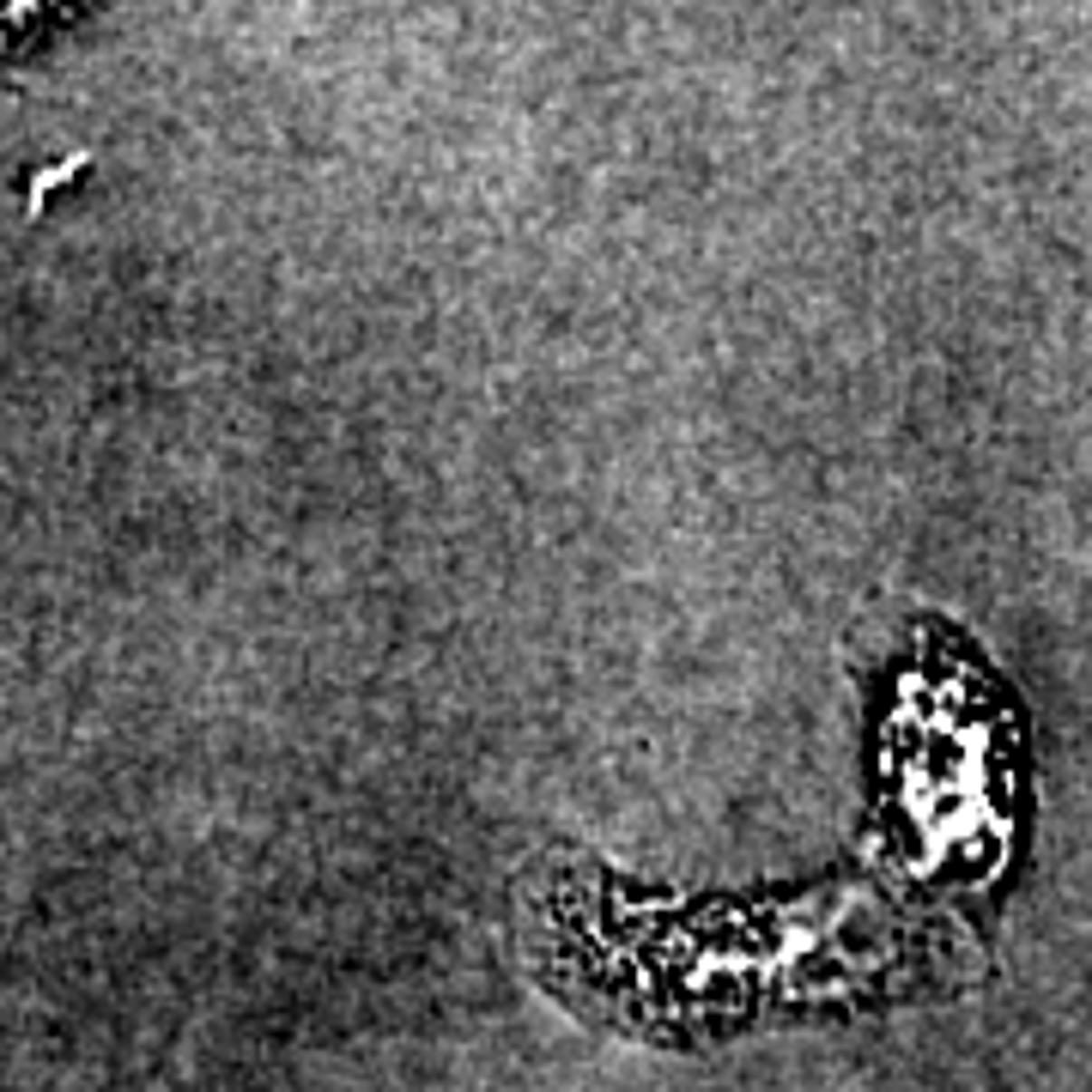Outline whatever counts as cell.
Here are the masks:
<instances>
[{"label": "cell", "instance_id": "obj_1", "mask_svg": "<svg viewBox=\"0 0 1092 1092\" xmlns=\"http://www.w3.org/2000/svg\"><path fill=\"white\" fill-rule=\"evenodd\" d=\"M541 977L577 1013L644 1038H716L905 1001L959 977L953 934L880 892H808L759 910L607 905L601 874L565 868L541 886Z\"/></svg>", "mask_w": 1092, "mask_h": 1092}]
</instances>
